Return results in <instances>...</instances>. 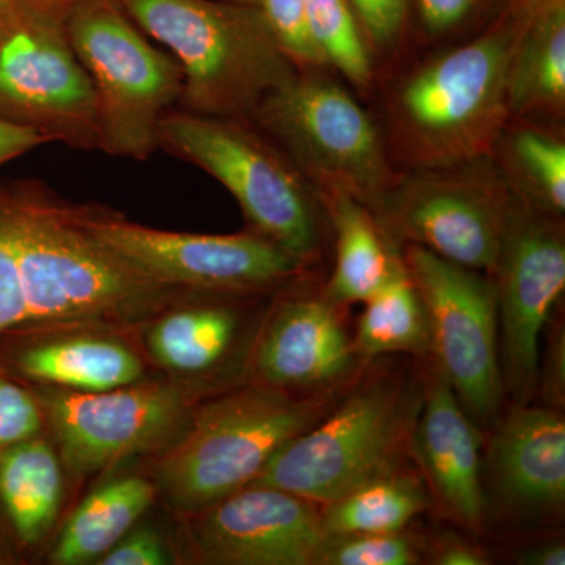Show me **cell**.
<instances>
[{
    "label": "cell",
    "mask_w": 565,
    "mask_h": 565,
    "mask_svg": "<svg viewBox=\"0 0 565 565\" xmlns=\"http://www.w3.org/2000/svg\"><path fill=\"white\" fill-rule=\"evenodd\" d=\"M433 563L437 565H487L489 557L479 546L452 533H444L435 542Z\"/></svg>",
    "instance_id": "37"
},
{
    "label": "cell",
    "mask_w": 565,
    "mask_h": 565,
    "mask_svg": "<svg viewBox=\"0 0 565 565\" xmlns=\"http://www.w3.org/2000/svg\"><path fill=\"white\" fill-rule=\"evenodd\" d=\"M234 2L255 3L256 6V0H234Z\"/></svg>",
    "instance_id": "42"
},
{
    "label": "cell",
    "mask_w": 565,
    "mask_h": 565,
    "mask_svg": "<svg viewBox=\"0 0 565 565\" xmlns=\"http://www.w3.org/2000/svg\"><path fill=\"white\" fill-rule=\"evenodd\" d=\"M270 29L296 66L323 65L308 32L305 0H256Z\"/></svg>",
    "instance_id": "30"
},
{
    "label": "cell",
    "mask_w": 565,
    "mask_h": 565,
    "mask_svg": "<svg viewBox=\"0 0 565 565\" xmlns=\"http://www.w3.org/2000/svg\"><path fill=\"white\" fill-rule=\"evenodd\" d=\"M207 509L195 539L211 564L316 565L327 537L321 505L277 487L250 484Z\"/></svg>",
    "instance_id": "14"
},
{
    "label": "cell",
    "mask_w": 565,
    "mask_h": 565,
    "mask_svg": "<svg viewBox=\"0 0 565 565\" xmlns=\"http://www.w3.org/2000/svg\"><path fill=\"white\" fill-rule=\"evenodd\" d=\"M367 41L392 46L408 20V0H348Z\"/></svg>",
    "instance_id": "34"
},
{
    "label": "cell",
    "mask_w": 565,
    "mask_h": 565,
    "mask_svg": "<svg viewBox=\"0 0 565 565\" xmlns=\"http://www.w3.org/2000/svg\"><path fill=\"white\" fill-rule=\"evenodd\" d=\"M65 14L0 0V118L47 143L99 150L98 103Z\"/></svg>",
    "instance_id": "6"
},
{
    "label": "cell",
    "mask_w": 565,
    "mask_h": 565,
    "mask_svg": "<svg viewBox=\"0 0 565 565\" xmlns=\"http://www.w3.org/2000/svg\"><path fill=\"white\" fill-rule=\"evenodd\" d=\"M405 267L426 308L435 371L473 422H490L504 390L497 286L422 245H412Z\"/></svg>",
    "instance_id": "10"
},
{
    "label": "cell",
    "mask_w": 565,
    "mask_h": 565,
    "mask_svg": "<svg viewBox=\"0 0 565 565\" xmlns=\"http://www.w3.org/2000/svg\"><path fill=\"white\" fill-rule=\"evenodd\" d=\"M490 473L505 503L561 511L565 501V422L556 408L519 405L498 426Z\"/></svg>",
    "instance_id": "18"
},
{
    "label": "cell",
    "mask_w": 565,
    "mask_h": 565,
    "mask_svg": "<svg viewBox=\"0 0 565 565\" xmlns=\"http://www.w3.org/2000/svg\"><path fill=\"white\" fill-rule=\"evenodd\" d=\"M32 2L46 7V9L57 11V13L65 14L66 17L73 7H76L77 3L85 2V0H32Z\"/></svg>",
    "instance_id": "41"
},
{
    "label": "cell",
    "mask_w": 565,
    "mask_h": 565,
    "mask_svg": "<svg viewBox=\"0 0 565 565\" xmlns=\"http://www.w3.org/2000/svg\"><path fill=\"white\" fill-rule=\"evenodd\" d=\"M46 143L47 140L40 134L11 125L0 118V167Z\"/></svg>",
    "instance_id": "38"
},
{
    "label": "cell",
    "mask_w": 565,
    "mask_h": 565,
    "mask_svg": "<svg viewBox=\"0 0 565 565\" xmlns=\"http://www.w3.org/2000/svg\"><path fill=\"white\" fill-rule=\"evenodd\" d=\"M334 308L326 299H297L274 311L252 353L259 385L326 392L351 374L359 356Z\"/></svg>",
    "instance_id": "16"
},
{
    "label": "cell",
    "mask_w": 565,
    "mask_h": 565,
    "mask_svg": "<svg viewBox=\"0 0 565 565\" xmlns=\"http://www.w3.org/2000/svg\"><path fill=\"white\" fill-rule=\"evenodd\" d=\"M327 392L289 396L256 385L221 397L193 418L159 463L163 492L178 508L203 511L253 484L278 451L329 412Z\"/></svg>",
    "instance_id": "3"
},
{
    "label": "cell",
    "mask_w": 565,
    "mask_h": 565,
    "mask_svg": "<svg viewBox=\"0 0 565 565\" xmlns=\"http://www.w3.org/2000/svg\"><path fill=\"white\" fill-rule=\"evenodd\" d=\"M509 107L552 109L565 99V0L527 20L512 55Z\"/></svg>",
    "instance_id": "23"
},
{
    "label": "cell",
    "mask_w": 565,
    "mask_h": 565,
    "mask_svg": "<svg viewBox=\"0 0 565 565\" xmlns=\"http://www.w3.org/2000/svg\"><path fill=\"white\" fill-rule=\"evenodd\" d=\"M250 118L330 191L356 200L381 195L386 180L381 139L366 111L340 85L296 73Z\"/></svg>",
    "instance_id": "9"
},
{
    "label": "cell",
    "mask_w": 565,
    "mask_h": 565,
    "mask_svg": "<svg viewBox=\"0 0 565 565\" xmlns=\"http://www.w3.org/2000/svg\"><path fill=\"white\" fill-rule=\"evenodd\" d=\"M363 303L364 311L352 341L359 359L430 352L426 308L403 259L394 255L388 278Z\"/></svg>",
    "instance_id": "22"
},
{
    "label": "cell",
    "mask_w": 565,
    "mask_h": 565,
    "mask_svg": "<svg viewBox=\"0 0 565 565\" xmlns=\"http://www.w3.org/2000/svg\"><path fill=\"white\" fill-rule=\"evenodd\" d=\"M337 232V264L326 297L334 307L363 303L388 278L394 253L386 250L370 214L355 196L330 191Z\"/></svg>",
    "instance_id": "21"
},
{
    "label": "cell",
    "mask_w": 565,
    "mask_h": 565,
    "mask_svg": "<svg viewBox=\"0 0 565 565\" xmlns=\"http://www.w3.org/2000/svg\"><path fill=\"white\" fill-rule=\"evenodd\" d=\"M25 322L139 318L174 291L128 266L82 225L79 207L18 184L11 188Z\"/></svg>",
    "instance_id": "1"
},
{
    "label": "cell",
    "mask_w": 565,
    "mask_h": 565,
    "mask_svg": "<svg viewBox=\"0 0 565 565\" xmlns=\"http://www.w3.org/2000/svg\"><path fill=\"white\" fill-rule=\"evenodd\" d=\"M412 451L446 514L470 530L484 523L481 440L451 386L435 371L412 433Z\"/></svg>",
    "instance_id": "17"
},
{
    "label": "cell",
    "mask_w": 565,
    "mask_h": 565,
    "mask_svg": "<svg viewBox=\"0 0 565 565\" xmlns=\"http://www.w3.org/2000/svg\"><path fill=\"white\" fill-rule=\"evenodd\" d=\"M63 457L93 475L161 444L185 415V397L167 384H132L95 393H58L47 401Z\"/></svg>",
    "instance_id": "13"
},
{
    "label": "cell",
    "mask_w": 565,
    "mask_h": 565,
    "mask_svg": "<svg viewBox=\"0 0 565 565\" xmlns=\"http://www.w3.org/2000/svg\"><path fill=\"white\" fill-rule=\"evenodd\" d=\"M422 561L412 539L399 533L327 534L316 565H414Z\"/></svg>",
    "instance_id": "29"
},
{
    "label": "cell",
    "mask_w": 565,
    "mask_h": 565,
    "mask_svg": "<svg viewBox=\"0 0 565 565\" xmlns=\"http://www.w3.org/2000/svg\"><path fill=\"white\" fill-rule=\"evenodd\" d=\"M407 422L408 407L396 384L364 385L282 446L253 484L330 503L393 467Z\"/></svg>",
    "instance_id": "8"
},
{
    "label": "cell",
    "mask_w": 565,
    "mask_h": 565,
    "mask_svg": "<svg viewBox=\"0 0 565 565\" xmlns=\"http://www.w3.org/2000/svg\"><path fill=\"white\" fill-rule=\"evenodd\" d=\"M527 20L505 10L478 39L419 70L399 109L424 158L452 163L479 154L509 109L512 55Z\"/></svg>",
    "instance_id": "7"
},
{
    "label": "cell",
    "mask_w": 565,
    "mask_h": 565,
    "mask_svg": "<svg viewBox=\"0 0 565 565\" xmlns=\"http://www.w3.org/2000/svg\"><path fill=\"white\" fill-rule=\"evenodd\" d=\"M82 225L122 262L169 288L247 292L286 280L303 266L258 233L162 232L106 214L79 210Z\"/></svg>",
    "instance_id": "11"
},
{
    "label": "cell",
    "mask_w": 565,
    "mask_h": 565,
    "mask_svg": "<svg viewBox=\"0 0 565 565\" xmlns=\"http://www.w3.org/2000/svg\"><path fill=\"white\" fill-rule=\"evenodd\" d=\"M154 494V486L141 478L118 479L96 490L71 515L52 552V563H98L148 511Z\"/></svg>",
    "instance_id": "19"
},
{
    "label": "cell",
    "mask_w": 565,
    "mask_h": 565,
    "mask_svg": "<svg viewBox=\"0 0 565 565\" xmlns=\"http://www.w3.org/2000/svg\"><path fill=\"white\" fill-rule=\"evenodd\" d=\"M40 427L39 405L31 394L0 379V451L32 440Z\"/></svg>",
    "instance_id": "33"
},
{
    "label": "cell",
    "mask_w": 565,
    "mask_h": 565,
    "mask_svg": "<svg viewBox=\"0 0 565 565\" xmlns=\"http://www.w3.org/2000/svg\"><path fill=\"white\" fill-rule=\"evenodd\" d=\"M308 32L322 55L344 77L364 85L373 76L370 47L348 0H305Z\"/></svg>",
    "instance_id": "27"
},
{
    "label": "cell",
    "mask_w": 565,
    "mask_h": 565,
    "mask_svg": "<svg viewBox=\"0 0 565 565\" xmlns=\"http://www.w3.org/2000/svg\"><path fill=\"white\" fill-rule=\"evenodd\" d=\"M511 0H408L423 32L444 36L476 20L481 13L497 9L508 10Z\"/></svg>",
    "instance_id": "32"
},
{
    "label": "cell",
    "mask_w": 565,
    "mask_h": 565,
    "mask_svg": "<svg viewBox=\"0 0 565 565\" xmlns=\"http://www.w3.org/2000/svg\"><path fill=\"white\" fill-rule=\"evenodd\" d=\"M519 564L564 565L565 546L561 542H545V544L530 546L519 556Z\"/></svg>",
    "instance_id": "39"
},
{
    "label": "cell",
    "mask_w": 565,
    "mask_h": 565,
    "mask_svg": "<svg viewBox=\"0 0 565 565\" xmlns=\"http://www.w3.org/2000/svg\"><path fill=\"white\" fill-rule=\"evenodd\" d=\"M137 25L180 63L178 109L211 117H252L296 74L255 3L234 0H118Z\"/></svg>",
    "instance_id": "2"
},
{
    "label": "cell",
    "mask_w": 565,
    "mask_h": 565,
    "mask_svg": "<svg viewBox=\"0 0 565 565\" xmlns=\"http://www.w3.org/2000/svg\"><path fill=\"white\" fill-rule=\"evenodd\" d=\"M0 500L21 541L43 537L62 500L61 463L50 445L32 438L2 452Z\"/></svg>",
    "instance_id": "24"
},
{
    "label": "cell",
    "mask_w": 565,
    "mask_h": 565,
    "mask_svg": "<svg viewBox=\"0 0 565 565\" xmlns=\"http://www.w3.org/2000/svg\"><path fill=\"white\" fill-rule=\"evenodd\" d=\"M555 2L557 0H511L508 11H511L515 17L523 18V20H530L535 13Z\"/></svg>",
    "instance_id": "40"
},
{
    "label": "cell",
    "mask_w": 565,
    "mask_h": 565,
    "mask_svg": "<svg viewBox=\"0 0 565 565\" xmlns=\"http://www.w3.org/2000/svg\"><path fill=\"white\" fill-rule=\"evenodd\" d=\"M65 24L95 88L99 150L132 161L150 158L162 118L180 106V63L151 43L118 0L77 3Z\"/></svg>",
    "instance_id": "4"
},
{
    "label": "cell",
    "mask_w": 565,
    "mask_h": 565,
    "mask_svg": "<svg viewBox=\"0 0 565 565\" xmlns=\"http://www.w3.org/2000/svg\"><path fill=\"white\" fill-rule=\"evenodd\" d=\"M28 321L11 230V191L0 185V333Z\"/></svg>",
    "instance_id": "31"
},
{
    "label": "cell",
    "mask_w": 565,
    "mask_h": 565,
    "mask_svg": "<svg viewBox=\"0 0 565 565\" xmlns=\"http://www.w3.org/2000/svg\"><path fill=\"white\" fill-rule=\"evenodd\" d=\"M501 374L519 405L539 385L541 337L565 289V244L550 223L511 214L497 270Z\"/></svg>",
    "instance_id": "12"
},
{
    "label": "cell",
    "mask_w": 565,
    "mask_h": 565,
    "mask_svg": "<svg viewBox=\"0 0 565 565\" xmlns=\"http://www.w3.org/2000/svg\"><path fill=\"white\" fill-rule=\"evenodd\" d=\"M544 388L545 399L550 404L564 405L565 394V343L564 330L553 333L550 340L548 352L544 364V371L539 373V384Z\"/></svg>",
    "instance_id": "36"
},
{
    "label": "cell",
    "mask_w": 565,
    "mask_h": 565,
    "mask_svg": "<svg viewBox=\"0 0 565 565\" xmlns=\"http://www.w3.org/2000/svg\"><path fill=\"white\" fill-rule=\"evenodd\" d=\"M21 370L33 381L79 393L137 384L143 375L136 353L120 343L98 338L41 344L22 355Z\"/></svg>",
    "instance_id": "20"
},
{
    "label": "cell",
    "mask_w": 565,
    "mask_h": 565,
    "mask_svg": "<svg viewBox=\"0 0 565 565\" xmlns=\"http://www.w3.org/2000/svg\"><path fill=\"white\" fill-rule=\"evenodd\" d=\"M96 564L102 565H166L169 557L163 552L158 535L150 530L126 534L114 548Z\"/></svg>",
    "instance_id": "35"
},
{
    "label": "cell",
    "mask_w": 565,
    "mask_h": 565,
    "mask_svg": "<svg viewBox=\"0 0 565 565\" xmlns=\"http://www.w3.org/2000/svg\"><path fill=\"white\" fill-rule=\"evenodd\" d=\"M158 148L221 182L255 233L297 262L315 255L318 218L302 174L243 117H211L177 107L159 125Z\"/></svg>",
    "instance_id": "5"
},
{
    "label": "cell",
    "mask_w": 565,
    "mask_h": 565,
    "mask_svg": "<svg viewBox=\"0 0 565 565\" xmlns=\"http://www.w3.org/2000/svg\"><path fill=\"white\" fill-rule=\"evenodd\" d=\"M511 214L498 191L446 178L414 182L388 206L397 233L476 273L497 270Z\"/></svg>",
    "instance_id": "15"
},
{
    "label": "cell",
    "mask_w": 565,
    "mask_h": 565,
    "mask_svg": "<svg viewBox=\"0 0 565 565\" xmlns=\"http://www.w3.org/2000/svg\"><path fill=\"white\" fill-rule=\"evenodd\" d=\"M512 156L526 188L544 210L565 211L564 141L537 131H520L512 140Z\"/></svg>",
    "instance_id": "28"
},
{
    "label": "cell",
    "mask_w": 565,
    "mask_h": 565,
    "mask_svg": "<svg viewBox=\"0 0 565 565\" xmlns=\"http://www.w3.org/2000/svg\"><path fill=\"white\" fill-rule=\"evenodd\" d=\"M427 504L422 482L392 467L321 505L322 525L332 535L399 533Z\"/></svg>",
    "instance_id": "25"
},
{
    "label": "cell",
    "mask_w": 565,
    "mask_h": 565,
    "mask_svg": "<svg viewBox=\"0 0 565 565\" xmlns=\"http://www.w3.org/2000/svg\"><path fill=\"white\" fill-rule=\"evenodd\" d=\"M239 316L225 305H195L163 316L148 344L162 366L182 374L215 370L233 351Z\"/></svg>",
    "instance_id": "26"
}]
</instances>
